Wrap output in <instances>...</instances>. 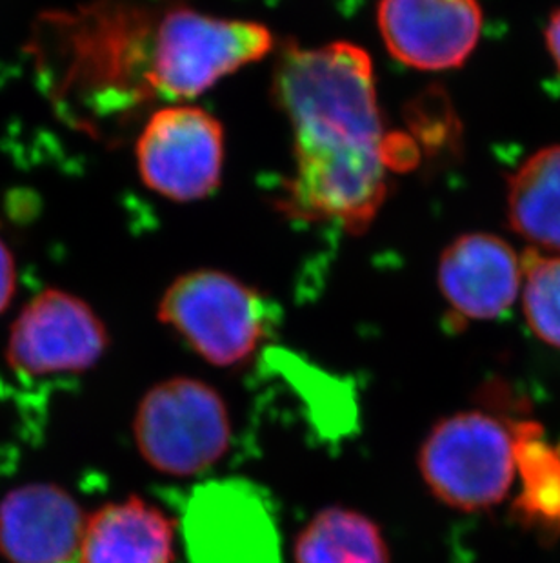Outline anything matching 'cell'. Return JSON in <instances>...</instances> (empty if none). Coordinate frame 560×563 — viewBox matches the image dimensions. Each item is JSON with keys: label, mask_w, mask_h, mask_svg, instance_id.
<instances>
[{"label": "cell", "mask_w": 560, "mask_h": 563, "mask_svg": "<svg viewBox=\"0 0 560 563\" xmlns=\"http://www.w3.org/2000/svg\"><path fill=\"white\" fill-rule=\"evenodd\" d=\"M271 93L293 132V185L324 201H354L387 185L401 144L384 126L366 49L285 44Z\"/></svg>", "instance_id": "6da1fadb"}, {"label": "cell", "mask_w": 560, "mask_h": 563, "mask_svg": "<svg viewBox=\"0 0 560 563\" xmlns=\"http://www.w3.org/2000/svg\"><path fill=\"white\" fill-rule=\"evenodd\" d=\"M276 48L270 27L175 5L155 21L143 85L166 101H190Z\"/></svg>", "instance_id": "7a4b0ae2"}, {"label": "cell", "mask_w": 560, "mask_h": 563, "mask_svg": "<svg viewBox=\"0 0 560 563\" xmlns=\"http://www.w3.org/2000/svg\"><path fill=\"white\" fill-rule=\"evenodd\" d=\"M159 319L206 362L235 367L270 338L279 312L265 294L237 277L202 268L166 288Z\"/></svg>", "instance_id": "3957f363"}, {"label": "cell", "mask_w": 560, "mask_h": 563, "mask_svg": "<svg viewBox=\"0 0 560 563\" xmlns=\"http://www.w3.org/2000/svg\"><path fill=\"white\" fill-rule=\"evenodd\" d=\"M418 468L448 507L490 509L506 498L517 476L512 426L481 410L449 416L424 440Z\"/></svg>", "instance_id": "277c9868"}, {"label": "cell", "mask_w": 560, "mask_h": 563, "mask_svg": "<svg viewBox=\"0 0 560 563\" xmlns=\"http://www.w3.org/2000/svg\"><path fill=\"white\" fill-rule=\"evenodd\" d=\"M144 460L169 476H197L226 454L232 420L215 388L201 379L173 377L149 388L133 420Z\"/></svg>", "instance_id": "5b68a950"}, {"label": "cell", "mask_w": 560, "mask_h": 563, "mask_svg": "<svg viewBox=\"0 0 560 563\" xmlns=\"http://www.w3.org/2000/svg\"><path fill=\"white\" fill-rule=\"evenodd\" d=\"M135 155L149 190L169 201H201L221 187L224 128L204 108H160L138 133Z\"/></svg>", "instance_id": "8992f818"}, {"label": "cell", "mask_w": 560, "mask_h": 563, "mask_svg": "<svg viewBox=\"0 0 560 563\" xmlns=\"http://www.w3.org/2000/svg\"><path fill=\"white\" fill-rule=\"evenodd\" d=\"M182 532L190 563H282L276 510L265 490L246 479L197 487Z\"/></svg>", "instance_id": "52a82bcc"}, {"label": "cell", "mask_w": 560, "mask_h": 563, "mask_svg": "<svg viewBox=\"0 0 560 563\" xmlns=\"http://www.w3.org/2000/svg\"><path fill=\"white\" fill-rule=\"evenodd\" d=\"M110 346L107 324L75 294L46 288L11 324L5 363L22 377L79 374L96 367Z\"/></svg>", "instance_id": "ba28073f"}, {"label": "cell", "mask_w": 560, "mask_h": 563, "mask_svg": "<svg viewBox=\"0 0 560 563\" xmlns=\"http://www.w3.org/2000/svg\"><path fill=\"white\" fill-rule=\"evenodd\" d=\"M377 26L393 59L421 71L459 68L482 32L477 0H379Z\"/></svg>", "instance_id": "9c48e42d"}, {"label": "cell", "mask_w": 560, "mask_h": 563, "mask_svg": "<svg viewBox=\"0 0 560 563\" xmlns=\"http://www.w3.org/2000/svg\"><path fill=\"white\" fill-rule=\"evenodd\" d=\"M88 516L68 490L30 482L0 498V559L5 563H71Z\"/></svg>", "instance_id": "30bf717a"}, {"label": "cell", "mask_w": 560, "mask_h": 563, "mask_svg": "<svg viewBox=\"0 0 560 563\" xmlns=\"http://www.w3.org/2000/svg\"><path fill=\"white\" fill-rule=\"evenodd\" d=\"M520 276L512 246L492 234L460 235L440 255V292L460 318H501L517 299Z\"/></svg>", "instance_id": "8fae6325"}, {"label": "cell", "mask_w": 560, "mask_h": 563, "mask_svg": "<svg viewBox=\"0 0 560 563\" xmlns=\"http://www.w3.org/2000/svg\"><path fill=\"white\" fill-rule=\"evenodd\" d=\"M79 563H175L173 523L137 496L107 504L86 520Z\"/></svg>", "instance_id": "7c38bea8"}, {"label": "cell", "mask_w": 560, "mask_h": 563, "mask_svg": "<svg viewBox=\"0 0 560 563\" xmlns=\"http://www.w3.org/2000/svg\"><path fill=\"white\" fill-rule=\"evenodd\" d=\"M507 216L534 245L560 251V146L539 150L509 183Z\"/></svg>", "instance_id": "4fadbf2b"}, {"label": "cell", "mask_w": 560, "mask_h": 563, "mask_svg": "<svg viewBox=\"0 0 560 563\" xmlns=\"http://www.w3.org/2000/svg\"><path fill=\"white\" fill-rule=\"evenodd\" d=\"M296 563H388L381 529L355 510H321L295 543Z\"/></svg>", "instance_id": "5bb4252c"}, {"label": "cell", "mask_w": 560, "mask_h": 563, "mask_svg": "<svg viewBox=\"0 0 560 563\" xmlns=\"http://www.w3.org/2000/svg\"><path fill=\"white\" fill-rule=\"evenodd\" d=\"M520 495L515 509L529 523L560 534V452L534 421L513 423Z\"/></svg>", "instance_id": "9a60e30c"}, {"label": "cell", "mask_w": 560, "mask_h": 563, "mask_svg": "<svg viewBox=\"0 0 560 563\" xmlns=\"http://www.w3.org/2000/svg\"><path fill=\"white\" fill-rule=\"evenodd\" d=\"M520 265L526 274L524 313L529 329L548 345L560 349V257L528 251Z\"/></svg>", "instance_id": "2e32d148"}, {"label": "cell", "mask_w": 560, "mask_h": 563, "mask_svg": "<svg viewBox=\"0 0 560 563\" xmlns=\"http://www.w3.org/2000/svg\"><path fill=\"white\" fill-rule=\"evenodd\" d=\"M16 290L15 257L4 241L0 240V313L13 301Z\"/></svg>", "instance_id": "e0dca14e"}, {"label": "cell", "mask_w": 560, "mask_h": 563, "mask_svg": "<svg viewBox=\"0 0 560 563\" xmlns=\"http://www.w3.org/2000/svg\"><path fill=\"white\" fill-rule=\"evenodd\" d=\"M546 43L550 48L551 57L560 69V10L551 15L548 27H546Z\"/></svg>", "instance_id": "ac0fdd59"}]
</instances>
